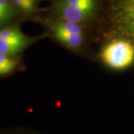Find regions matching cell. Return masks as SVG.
<instances>
[{
  "instance_id": "cell-5",
  "label": "cell",
  "mask_w": 134,
  "mask_h": 134,
  "mask_svg": "<svg viewBox=\"0 0 134 134\" xmlns=\"http://www.w3.org/2000/svg\"><path fill=\"white\" fill-rule=\"evenodd\" d=\"M29 40L27 41H14L0 39V54L5 55H11L19 52L27 46Z\"/></svg>"
},
{
  "instance_id": "cell-11",
  "label": "cell",
  "mask_w": 134,
  "mask_h": 134,
  "mask_svg": "<svg viewBox=\"0 0 134 134\" xmlns=\"http://www.w3.org/2000/svg\"><path fill=\"white\" fill-rule=\"evenodd\" d=\"M28 7L29 13H32L35 10V0H25Z\"/></svg>"
},
{
  "instance_id": "cell-10",
  "label": "cell",
  "mask_w": 134,
  "mask_h": 134,
  "mask_svg": "<svg viewBox=\"0 0 134 134\" xmlns=\"http://www.w3.org/2000/svg\"><path fill=\"white\" fill-rule=\"evenodd\" d=\"M12 1L16 5L17 7H19L20 9L23 10V11L26 12V13H29L28 7H27L26 2H25V0H12Z\"/></svg>"
},
{
  "instance_id": "cell-4",
  "label": "cell",
  "mask_w": 134,
  "mask_h": 134,
  "mask_svg": "<svg viewBox=\"0 0 134 134\" xmlns=\"http://www.w3.org/2000/svg\"><path fill=\"white\" fill-rule=\"evenodd\" d=\"M49 28L52 31L54 36L60 43H63L69 48H75L81 46L83 42V34H74L64 31L53 25L52 23H48Z\"/></svg>"
},
{
  "instance_id": "cell-3",
  "label": "cell",
  "mask_w": 134,
  "mask_h": 134,
  "mask_svg": "<svg viewBox=\"0 0 134 134\" xmlns=\"http://www.w3.org/2000/svg\"><path fill=\"white\" fill-rule=\"evenodd\" d=\"M112 19L120 33L134 43V0H114Z\"/></svg>"
},
{
  "instance_id": "cell-6",
  "label": "cell",
  "mask_w": 134,
  "mask_h": 134,
  "mask_svg": "<svg viewBox=\"0 0 134 134\" xmlns=\"http://www.w3.org/2000/svg\"><path fill=\"white\" fill-rule=\"evenodd\" d=\"M0 39L14 41L29 40L27 37H25L17 27H8L0 29Z\"/></svg>"
},
{
  "instance_id": "cell-9",
  "label": "cell",
  "mask_w": 134,
  "mask_h": 134,
  "mask_svg": "<svg viewBox=\"0 0 134 134\" xmlns=\"http://www.w3.org/2000/svg\"><path fill=\"white\" fill-rule=\"evenodd\" d=\"M12 14L13 11L10 0H0V23L9 19Z\"/></svg>"
},
{
  "instance_id": "cell-8",
  "label": "cell",
  "mask_w": 134,
  "mask_h": 134,
  "mask_svg": "<svg viewBox=\"0 0 134 134\" xmlns=\"http://www.w3.org/2000/svg\"><path fill=\"white\" fill-rule=\"evenodd\" d=\"M53 25L57 26L60 29H63L64 31H69L71 33L74 34H83L82 28L81 25L77 23H74L72 22H69L66 20H59V21H54L52 23Z\"/></svg>"
},
{
  "instance_id": "cell-1",
  "label": "cell",
  "mask_w": 134,
  "mask_h": 134,
  "mask_svg": "<svg viewBox=\"0 0 134 134\" xmlns=\"http://www.w3.org/2000/svg\"><path fill=\"white\" fill-rule=\"evenodd\" d=\"M101 59L113 69H124L134 62V46L125 40H115L107 44L101 52Z\"/></svg>"
},
{
  "instance_id": "cell-7",
  "label": "cell",
  "mask_w": 134,
  "mask_h": 134,
  "mask_svg": "<svg viewBox=\"0 0 134 134\" xmlns=\"http://www.w3.org/2000/svg\"><path fill=\"white\" fill-rule=\"evenodd\" d=\"M17 62L8 55L0 54V75L12 72L16 67Z\"/></svg>"
},
{
  "instance_id": "cell-2",
  "label": "cell",
  "mask_w": 134,
  "mask_h": 134,
  "mask_svg": "<svg viewBox=\"0 0 134 134\" xmlns=\"http://www.w3.org/2000/svg\"><path fill=\"white\" fill-rule=\"evenodd\" d=\"M96 6V0H60L55 10L63 20L79 24L90 18Z\"/></svg>"
}]
</instances>
